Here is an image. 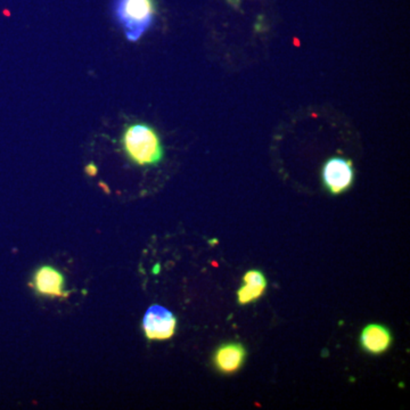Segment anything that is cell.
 Wrapping results in <instances>:
<instances>
[{
    "label": "cell",
    "mask_w": 410,
    "mask_h": 410,
    "mask_svg": "<svg viewBox=\"0 0 410 410\" xmlns=\"http://www.w3.org/2000/svg\"><path fill=\"white\" fill-rule=\"evenodd\" d=\"M266 277L260 270H249L243 277V285L238 291V301L240 305H249L262 296L266 291Z\"/></svg>",
    "instance_id": "obj_8"
},
{
    "label": "cell",
    "mask_w": 410,
    "mask_h": 410,
    "mask_svg": "<svg viewBox=\"0 0 410 410\" xmlns=\"http://www.w3.org/2000/svg\"><path fill=\"white\" fill-rule=\"evenodd\" d=\"M177 318L162 305L148 308L143 321V330L148 340H169L176 332Z\"/></svg>",
    "instance_id": "obj_3"
},
{
    "label": "cell",
    "mask_w": 410,
    "mask_h": 410,
    "mask_svg": "<svg viewBox=\"0 0 410 410\" xmlns=\"http://www.w3.org/2000/svg\"><path fill=\"white\" fill-rule=\"evenodd\" d=\"M247 358V350L240 343H224L215 350L213 364L219 372L233 374L243 366Z\"/></svg>",
    "instance_id": "obj_6"
},
{
    "label": "cell",
    "mask_w": 410,
    "mask_h": 410,
    "mask_svg": "<svg viewBox=\"0 0 410 410\" xmlns=\"http://www.w3.org/2000/svg\"><path fill=\"white\" fill-rule=\"evenodd\" d=\"M240 1H242V0H227V3H229L231 6L235 7V8L240 7Z\"/></svg>",
    "instance_id": "obj_9"
},
{
    "label": "cell",
    "mask_w": 410,
    "mask_h": 410,
    "mask_svg": "<svg viewBox=\"0 0 410 410\" xmlns=\"http://www.w3.org/2000/svg\"><path fill=\"white\" fill-rule=\"evenodd\" d=\"M355 171L353 162L343 157H330L323 167V183L328 192L339 195L353 184Z\"/></svg>",
    "instance_id": "obj_4"
},
{
    "label": "cell",
    "mask_w": 410,
    "mask_h": 410,
    "mask_svg": "<svg viewBox=\"0 0 410 410\" xmlns=\"http://www.w3.org/2000/svg\"><path fill=\"white\" fill-rule=\"evenodd\" d=\"M392 344L391 332L380 324H369L360 334V346L371 355H381Z\"/></svg>",
    "instance_id": "obj_7"
},
{
    "label": "cell",
    "mask_w": 410,
    "mask_h": 410,
    "mask_svg": "<svg viewBox=\"0 0 410 410\" xmlns=\"http://www.w3.org/2000/svg\"><path fill=\"white\" fill-rule=\"evenodd\" d=\"M112 17L129 42H138L157 17L155 0H113Z\"/></svg>",
    "instance_id": "obj_2"
},
{
    "label": "cell",
    "mask_w": 410,
    "mask_h": 410,
    "mask_svg": "<svg viewBox=\"0 0 410 410\" xmlns=\"http://www.w3.org/2000/svg\"><path fill=\"white\" fill-rule=\"evenodd\" d=\"M65 278L57 269L51 266H42L33 275V289L40 295L61 298L65 296Z\"/></svg>",
    "instance_id": "obj_5"
},
{
    "label": "cell",
    "mask_w": 410,
    "mask_h": 410,
    "mask_svg": "<svg viewBox=\"0 0 410 410\" xmlns=\"http://www.w3.org/2000/svg\"><path fill=\"white\" fill-rule=\"evenodd\" d=\"M122 148L132 163L146 167L157 166L163 159V146L157 132L145 123H134L125 129Z\"/></svg>",
    "instance_id": "obj_1"
}]
</instances>
